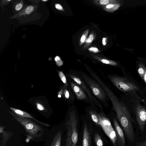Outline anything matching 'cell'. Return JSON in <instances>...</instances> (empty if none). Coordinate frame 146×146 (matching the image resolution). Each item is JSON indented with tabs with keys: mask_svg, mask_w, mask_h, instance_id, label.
Wrapping results in <instances>:
<instances>
[{
	"mask_svg": "<svg viewBox=\"0 0 146 146\" xmlns=\"http://www.w3.org/2000/svg\"><path fill=\"white\" fill-rule=\"evenodd\" d=\"M99 83L104 90L111 100L117 119L120 123L126 137H133L135 135L133 124L135 123V122L126 105L102 80H100Z\"/></svg>",
	"mask_w": 146,
	"mask_h": 146,
	"instance_id": "1",
	"label": "cell"
},
{
	"mask_svg": "<svg viewBox=\"0 0 146 146\" xmlns=\"http://www.w3.org/2000/svg\"><path fill=\"white\" fill-rule=\"evenodd\" d=\"M127 107L131 116L142 132L146 124V98L135 91L123 93L120 98Z\"/></svg>",
	"mask_w": 146,
	"mask_h": 146,
	"instance_id": "2",
	"label": "cell"
},
{
	"mask_svg": "<svg viewBox=\"0 0 146 146\" xmlns=\"http://www.w3.org/2000/svg\"><path fill=\"white\" fill-rule=\"evenodd\" d=\"M122 71L123 74V76L111 74L109 75L108 77L113 84L123 93L135 91L142 97L146 98L143 88L124 69H122Z\"/></svg>",
	"mask_w": 146,
	"mask_h": 146,
	"instance_id": "3",
	"label": "cell"
},
{
	"mask_svg": "<svg viewBox=\"0 0 146 146\" xmlns=\"http://www.w3.org/2000/svg\"><path fill=\"white\" fill-rule=\"evenodd\" d=\"M67 129L66 146H77L78 139V120L76 113L71 110L68 119L66 123Z\"/></svg>",
	"mask_w": 146,
	"mask_h": 146,
	"instance_id": "4",
	"label": "cell"
},
{
	"mask_svg": "<svg viewBox=\"0 0 146 146\" xmlns=\"http://www.w3.org/2000/svg\"><path fill=\"white\" fill-rule=\"evenodd\" d=\"M78 74L100 102L105 106L109 107L108 103L109 98L102 87L94 79L84 72H79Z\"/></svg>",
	"mask_w": 146,
	"mask_h": 146,
	"instance_id": "5",
	"label": "cell"
},
{
	"mask_svg": "<svg viewBox=\"0 0 146 146\" xmlns=\"http://www.w3.org/2000/svg\"><path fill=\"white\" fill-rule=\"evenodd\" d=\"M9 113L23 127L28 135L32 137L33 139L40 137L43 134L42 128L33 121L27 118L20 117L10 111Z\"/></svg>",
	"mask_w": 146,
	"mask_h": 146,
	"instance_id": "6",
	"label": "cell"
},
{
	"mask_svg": "<svg viewBox=\"0 0 146 146\" xmlns=\"http://www.w3.org/2000/svg\"><path fill=\"white\" fill-rule=\"evenodd\" d=\"M68 76L73 81L79 85L86 92L90 100L92 103L98 108L102 110L103 108V106L100 102L92 93L87 84L83 79L74 72H71L68 74Z\"/></svg>",
	"mask_w": 146,
	"mask_h": 146,
	"instance_id": "7",
	"label": "cell"
},
{
	"mask_svg": "<svg viewBox=\"0 0 146 146\" xmlns=\"http://www.w3.org/2000/svg\"><path fill=\"white\" fill-rule=\"evenodd\" d=\"M71 87L76 96L77 99L82 100L90 104L94 108L99 110L93 104L90 100L87 95L82 88L77 84L74 82L71 81L70 82Z\"/></svg>",
	"mask_w": 146,
	"mask_h": 146,
	"instance_id": "8",
	"label": "cell"
},
{
	"mask_svg": "<svg viewBox=\"0 0 146 146\" xmlns=\"http://www.w3.org/2000/svg\"><path fill=\"white\" fill-rule=\"evenodd\" d=\"M113 121L117 136L116 146H125V141L123 130L116 119L114 118Z\"/></svg>",
	"mask_w": 146,
	"mask_h": 146,
	"instance_id": "9",
	"label": "cell"
},
{
	"mask_svg": "<svg viewBox=\"0 0 146 146\" xmlns=\"http://www.w3.org/2000/svg\"><path fill=\"white\" fill-rule=\"evenodd\" d=\"M137 72L144 82L145 86L143 88L145 92H146V64L142 61H139L137 62Z\"/></svg>",
	"mask_w": 146,
	"mask_h": 146,
	"instance_id": "10",
	"label": "cell"
},
{
	"mask_svg": "<svg viewBox=\"0 0 146 146\" xmlns=\"http://www.w3.org/2000/svg\"><path fill=\"white\" fill-rule=\"evenodd\" d=\"M91 143L90 132L89 130L87 124L85 122L84 123L82 146H91Z\"/></svg>",
	"mask_w": 146,
	"mask_h": 146,
	"instance_id": "11",
	"label": "cell"
},
{
	"mask_svg": "<svg viewBox=\"0 0 146 146\" xmlns=\"http://www.w3.org/2000/svg\"><path fill=\"white\" fill-rule=\"evenodd\" d=\"M10 109L12 111L13 113H15L17 115L21 117L29 118L34 119L38 123L44 125L47 127L50 126V125L48 124L44 123L39 121L34 117H33L30 114L28 113L19 110V109L15 108H10Z\"/></svg>",
	"mask_w": 146,
	"mask_h": 146,
	"instance_id": "12",
	"label": "cell"
},
{
	"mask_svg": "<svg viewBox=\"0 0 146 146\" xmlns=\"http://www.w3.org/2000/svg\"><path fill=\"white\" fill-rule=\"evenodd\" d=\"M100 119V126L103 130L112 128L111 122L102 112L99 113Z\"/></svg>",
	"mask_w": 146,
	"mask_h": 146,
	"instance_id": "13",
	"label": "cell"
},
{
	"mask_svg": "<svg viewBox=\"0 0 146 146\" xmlns=\"http://www.w3.org/2000/svg\"><path fill=\"white\" fill-rule=\"evenodd\" d=\"M4 128L3 126H1L0 133L2 139L1 141L0 146H5L11 135V132H7L3 130Z\"/></svg>",
	"mask_w": 146,
	"mask_h": 146,
	"instance_id": "14",
	"label": "cell"
},
{
	"mask_svg": "<svg viewBox=\"0 0 146 146\" xmlns=\"http://www.w3.org/2000/svg\"><path fill=\"white\" fill-rule=\"evenodd\" d=\"M107 135L109 137L114 146H116L117 136L115 130L113 127L103 130Z\"/></svg>",
	"mask_w": 146,
	"mask_h": 146,
	"instance_id": "15",
	"label": "cell"
},
{
	"mask_svg": "<svg viewBox=\"0 0 146 146\" xmlns=\"http://www.w3.org/2000/svg\"><path fill=\"white\" fill-rule=\"evenodd\" d=\"M89 114L92 120L97 125L100 126V119L99 113L95 110H90Z\"/></svg>",
	"mask_w": 146,
	"mask_h": 146,
	"instance_id": "16",
	"label": "cell"
},
{
	"mask_svg": "<svg viewBox=\"0 0 146 146\" xmlns=\"http://www.w3.org/2000/svg\"><path fill=\"white\" fill-rule=\"evenodd\" d=\"M62 135L61 131H59L55 135L50 146H60Z\"/></svg>",
	"mask_w": 146,
	"mask_h": 146,
	"instance_id": "17",
	"label": "cell"
},
{
	"mask_svg": "<svg viewBox=\"0 0 146 146\" xmlns=\"http://www.w3.org/2000/svg\"><path fill=\"white\" fill-rule=\"evenodd\" d=\"M94 138L96 146H104L102 140L98 134L95 133L94 135Z\"/></svg>",
	"mask_w": 146,
	"mask_h": 146,
	"instance_id": "18",
	"label": "cell"
},
{
	"mask_svg": "<svg viewBox=\"0 0 146 146\" xmlns=\"http://www.w3.org/2000/svg\"><path fill=\"white\" fill-rule=\"evenodd\" d=\"M59 76L63 83L65 86L67 87L68 86V83L65 76L64 73L62 71H58V72Z\"/></svg>",
	"mask_w": 146,
	"mask_h": 146,
	"instance_id": "19",
	"label": "cell"
},
{
	"mask_svg": "<svg viewBox=\"0 0 146 146\" xmlns=\"http://www.w3.org/2000/svg\"><path fill=\"white\" fill-rule=\"evenodd\" d=\"M34 8L32 6H29L27 7L26 10V13L27 14L29 15L33 11Z\"/></svg>",
	"mask_w": 146,
	"mask_h": 146,
	"instance_id": "20",
	"label": "cell"
},
{
	"mask_svg": "<svg viewBox=\"0 0 146 146\" xmlns=\"http://www.w3.org/2000/svg\"><path fill=\"white\" fill-rule=\"evenodd\" d=\"M23 6V5L21 3H19L15 7V9L16 10L19 11L20 10Z\"/></svg>",
	"mask_w": 146,
	"mask_h": 146,
	"instance_id": "21",
	"label": "cell"
},
{
	"mask_svg": "<svg viewBox=\"0 0 146 146\" xmlns=\"http://www.w3.org/2000/svg\"><path fill=\"white\" fill-rule=\"evenodd\" d=\"M136 146H146V140L143 142L137 143Z\"/></svg>",
	"mask_w": 146,
	"mask_h": 146,
	"instance_id": "22",
	"label": "cell"
},
{
	"mask_svg": "<svg viewBox=\"0 0 146 146\" xmlns=\"http://www.w3.org/2000/svg\"><path fill=\"white\" fill-rule=\"evenodd\" d=\"M109 2L108 0H101L100 3L102 5H106L108 4Z\"/></svg>",
	"mask_w": 146,
	"mask_h": 146,
	"instance_id": "23",
	"label": "cell"
},
{
	"mask_svg": "<svg viewBox=\"0 0 146 146\" xmlns=\"http://www.w3.org/2000/svg\"><path fill=\"white\" fill-rule=\"evenodd\" d=\"M94 39V36L92 35H90L89 36L87 41L89 42H91Z\"/></svg>",
	"mask_w": 146,
	"mask_h": 146,
	"instance_id": "24",
	"label": "cell"
},
{
	"mask_svg": "<svg viewBox=\"0 0 146 146\" xmlns=\"http://www.w3.org/2000/svg\"><path fill=\"white\" fill-rule=\"evenodd\" d=\"M37 106L38 108L40 110H43L44 109L43 107L40 104L37 103Z\"/></svg>",
	"mask_w": 146,
	"mask_h": 146,
	"instance_id": "25",
	"label": "cell"
},
{
	"mask_svg": "<svg viewBox=\"0 0 146 146\" xmlns=\"http://www.w3.org/2000/svg\"><path fill=\"white\" fill-rule=\"evenodd\" d=\"M56 62L57 65L58 66H60L63 64V62L60 59L58 60Z\"/></svg>",
	"mask_w": 146,
	"mask_h": 146,
	"instance_id": "26",
	"label": "cell"
},
{
	"mask_svg": "<svg viewBox=\"0 0 146 146\" xmlns=\"http://www.w3.org/2000/svg\"><path fill=\"white\" fill-rule=\"evenodd\" d=\"M27 138L26 139V142H27V143H28V142H29V141H30V139H33V138L32 137H31V136H30L28 135H27Z\"/></svg>",
	"mask_w": 146,
	"mask_h": 146,
	"instance_id": "27",
	"label": "cell"
},
{
	"mask_svg": "<svg viewBox=\"0 0 146 146\" xmlns=\"http://www.w3.org/2000/svg\"><path fill=\"white\" fill-rule=\"evenodd\" d=\"M55 6H56V9H61L62 8V7L60 5H59V4H56V5Z\"/></svg>",
	"mask_w": 146,
	"mask_h": 146,
	"instance_id": "28",
	"label": "cell"
},
{
	"mask_svg": "<svg viewBox=\"0 0 146 146\" xmlns=\"http://www.w3.org/2000/svg\"><path fill=\"white\" fill-rule=\"evenodd\" d=\"M89 50H92L94 51H97L98 50V49L96 48H91L89 49Z\"/></svg>",
	"mask_w": 146,
	"mask_h": 146,
	"instance_id": "29",
	"label": "cell"
},
{
	"mask_svg": "<svg viewBox=\"0 0 146 146\" xmlns=\"http://www.w3.org/2000/svg\"><path fill=\"white\" fill-rule=\"evenodd\" d=\"M85 36L84 35H83L81 38V41L82 42H83L85 40Z\"/></svg>",
	"mask_w": 146,
	"mask_h": 146,
	"instance_id": "30",
	"label": "cell"
},
{
	"mask_svg": "<svg viewBox=\"0 0 146 146\" xmlns=\"http://www.w3.org/2000/svg\"><path fill=\"white\" fill-rule=\"evenodd\" d=\"M114 6V5L112 4H109V5H107L106 6V7L107 8H109Z\"/></svg>",
	"mask_w": 146,
	"mask_h": 146,
	"instance_id": "31",
	"label": "cell"
},
{
	"mask_svg": "<svg viewBox=\"0 0 146 146\" xmlns=\"http://www.w3.org/2000/svg\"><path fill=\"white\" fill-rule=\"evenodd\" d=\"M106 38H104L102 39V43L104 45H105L106 44V42H105Z\"/></svg>",
	"mask_w": 146,
	"mask_h": 146,
	"instance_id": "32",
	"label": "cell"
},
{
	"mask_svg": "<svg viewBox=\"0 0 146 146\" xmlns=\"http://www.w3.org/2000/svg\"><path fill=\"white\" fill-rule=\"evenodd\" d=\"M60 59V58L58 56H56L55 58V60L56 61Z\"/></svg>",
	"mask_w": 146,
	"mask_h": 146,
	"instance_id": "33",
	"label": "cell"
},
{
	"mask_svg": "<svg viewBox=\"0 0 146 146\" xmlns=\"http://www.w3.org/2000/svg\"><path fill=\"white\" fill-rule=\"evenodd\" d=\"M58 97L59 98H60L61 97V96L60 95H58Z\"/></svg>",
	"mask_w": 146,
	"mask_h": 146,
	"instance_id": "34",
	"label": "cell"
},
{
	"mask_svg": "<svg viewBox=\"0 0 146 146\" xmlns=\"http://www.w3.org/2000/svg\"><path fill=\"white\" fill-rule=\"evenodd\" d=\"M8 1H10V0H8Z\"/></svg>",
	"mask_w": 146,
	"mask_h": 146,
	"instance_id": "35",
	"label": "cell"
}]
</instances>
